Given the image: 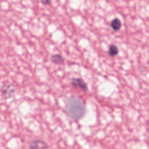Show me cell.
<instances>
[{"label":"cell","instance_id":"6da1fadb","mask_svg":"<svg viewBox=\"0 0 149 149\" xmlns=\"http://www.w3.org/2000/svg\"><path fill=\"white\" fill-rule=\"evenodd\" d=\"M66 109L69 115L75 120L80 119L86 111L83 101L76 97H72L68 100Z\"/></svg>","mask_w":149,"mask_h":149},{"label":"cell","instance_id":"7a4b0ae2","mask_svg":"<svg viewBox=\"0 0 149 149\" xmlns=\"http://www.w3.org/2000/svg\"><path fill=\"white\" fill-rule=\"evenodd\" d=\"M14 91V87L10 84H5L1 88V93L2 95L5 98H8L12 96Z\"/></svg>","mask_w":149,"mask_h":149},{"label":"cell","instance_id":"3957f363","mask_svg":"<svg viewBox=\"0 0 149 149\" xmlns=\"http://www.w3.org/2000/svg\"><path fill=\"white\" fill-rule=\"evenodd\" d=\"M72 85L75 87H78L84 91H87L88 90L86 83L80 78H73L72 80Z\"/></svg>","mask_w":149,"mask_h":149},{"label":"cell","instance_id":"277c9868","mask_svg":"<svg viewBox=\"0 0 149 149\" xmlns=\"http://www.w3.org/2000/svg\"><path fill=\"white\" fill-rule=\"evenodd\" d=\"M29 149H49L47 144L40 140H36L32 141L30 146Z\"/></svg>","mask_w":149,"mask_h":149},{"label":"cell","instance_id":"5b68a950","mask_svg":"<svg viewBox=\"0 0 149 149\" xmlns=\"http://www.w3.org/2000/svg\"><path fill=\"white\" fill-rule=\"evenodd\" d=\"M111 26L114 30H119L121 27V22L118 18L113 19L111 23Z\"/></svg>","mask_w":149,"mask_h":149},{"label":"cell","instance_id":"8992f818","mask_svg":"<svg viewBox=\"0 0 149 149\" xmlns=\"http://www.w3.org/2000/svg\"><path fill=\"white\" fill-rule=\"evenodd\" d=\"M51 61L54 63H61L64 61L63 58L59 54H55L51 56Z\"/></svg>","mask_w":149,"mask_h":149},{"label":"cell","instance_id":"52a82bcc","mask_svg":"<svg viewBox=\"0 0 149 149\" xmlns=\"http://www.w3.org/2000/svg\"><path fill=\"white\" fill-rule=\"evenodd\" d=\"M109 55L111 56H115L117 55L118 52V48L116 45H112L110 48H109V51H108Z\"/></svg>","mask_w":149,"mask_h":149},{"label":"cell","instance_id":"ba28073f","mask_svg":"<svg viewBox=\"0 0 149 149\" xmlns=\"http://www.w3.org/2000/svg\"><path fill=\"white\" fill-rule=\"evenodd\" d=\"M42 3L44 5H49L51 2V0H41Z\"/></svg>","mask_w":149,"mask_h":149}]
</instances>
